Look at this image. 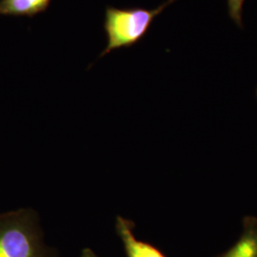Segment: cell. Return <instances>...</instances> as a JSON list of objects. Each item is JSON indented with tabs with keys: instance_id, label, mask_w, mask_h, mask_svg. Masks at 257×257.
Returning <instances> with one entry per match:
<instances>
[{
	"instance_id": "1",
	"label": "cell",
	"mask_w": 257,
	"mask_h": 257,
	"mask_svg": "<svg viewBox=\"0 0 257 257\" xmlns=\"http://www.w3.org/2000/svg\"><path fill=\"white\" fill-rule=\"evenodd\" d=\"M0 257H56L43 242L34 211L0 213Z\"/></svg>"
},
{
	"instance_id": "2",
	"label": "cell",
	"mask_w": 257,
	"mask_h": 257,
	"mask_svg": "<svg viewBox=\"0 0 257 257\" xmlns=\"http://www.w3.org/2000/svg\"><path fill=\"white\" fill-rule=\"evenodd\" d=\"M175 1L168 0L154 10L117 9L108 7L105 11L103 25L108 42L100 56L120 48H128L138 43L147 34L154 19Z\"/></svg>"
},
{
	"instance_id": "3",
	"label": "cell",
	"mask_w": 257,
	"mask_h": 257,
	"mask_svg": "<svg viewBox=\"0 0 257 257\" xmlns=\"http://www.w3.org/2000/svg\"><path fill=\"white\" fill-rule=\"evenodd\" d=\"M135 223L122 216L116 217L115 230L122 241L127 257H166L154 245L138 240L134 233Z\"/></svg>"
},
{
	"instance_id": "4",
	"label": "cell",
	"mask_w": 257,
	"mask_h": 257,
	"mask_svg": "<svg viewBox=\"0 0 257 257\" xmlns=\"http://www.w3.org/2000/svg\"><path fill=\"white\" fill-rule=\"evenodd\" d=\"M219 257H257V218L246 216L236 243Z\"/></svg>"
},
{
	"instance_id": "5",
	"label": "cell",
	"mask_w": 257,
	"mask_h": 257,
	"mask_svg": "<svg viewBox=\"0 0 257 257\" xmlns=\"http://www.w3.org/2000/svg\"><path fill=\"white\" fill-rule=\"evenodd\" d=\"M52 0H0V16L33 18L46 12Z\"/></svg>"
},
{
	"instance_id": "6",
	"label": "cell",
	"mask_w": 257,
	"mask_h": 257,
	"mask_svg": "<svg viewBox=\"0 0 257 257\" xmlns=\"http://www.w3.org/2000/svg\"><path fill=\"white\" fill-rule=\"evenodd\" d=\"M231 19L238 26H242V13L245 0H227Z\"/></svg>"
},
{
	"instance_id": "7",
	"label": "cell",
	"mask_w": 257,
	"mask_h": 257,
	"mask_svg": "<svg viewBox=\"0 0 257 257\" xmlns=\"http://www.w3.org/2000/svg\"><path fill=\"white\" fill-rule=\"evenodd\" d=\"M80 257H99L98 255H96L93 251H92L91 248H84L81 252V255Z\"/></svg>"
}]
</instances>
